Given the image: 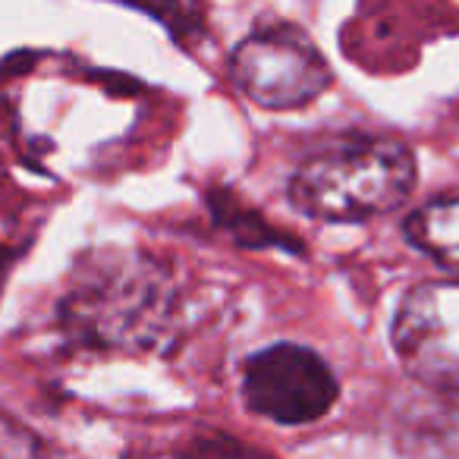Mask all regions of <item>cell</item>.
<instances>
[{"instance_id":"obj_2","label":"cell","mask_w":459,"mask_h":459,"mask_svg":"<svg viewBox=\"0 0 459 459\" xmlns=\"http://www.w3.org/2000/svg\"><path fill=\"white\" fill-rule=\"evenodd\" d=\"M415 154L390 135H350L308 154L287 183L296 211L325 223H362L403 208L415 189Z\"/></svg>"},{"instance_id":"obj_8","label":"cell","mask_w":459,"mask_h":459,"mask_svg":"<svg viewBox=\"0 0 459 459\" xmlns=\"http://www.w3.org/2000/svg\"><path fill=\"white\" fill-rule=\"evenodd\" d=\"M126 4L160 22L170 39H177L183 48H195L198 41H204L208 22H204L202 0H126Z\"/></svg>"},{"instance_id":"obj_3","label":"cell","mask_w":459,"mask_h":459,"mask_svg":"<svg viewBox=\"0 0 459 459\" xmlns=\"http://www.w3.org/2000/svg\"><path fill=\"white\" fill-rule=\"evenodd\" d=\"M230 82L262 110H302L333 82V70L296 26L258 29L230 54Z\"/></svg>"},{"instance_id":"obj_1","label":"cell","mask_w":459,"mask_h":459,"mask_svg":"<svg viewBox=\"0 0 459 459\" xmlns=\"http://www.w3.org/2000/svg\"><path fill=\"white\" fill-rule=\"evenodd\" d=\"M57 321L82 350L170 352L183 331V299L164 262L135 249H98L79 258Z\"/></svg>"},{"instance_id":"obj_6","label":"cell","mask_w":459,"mask_h":459,"mask_svg":"<svg viewBox=\"0 0 459 459\" xmlns=\"http://www.w3.org/2000/svg\"><path fill=\"white\" fill-rule=\"evenodd\" d=\"M409 246L459 277V195H440L415 208L403 223Z\"/></svg>"},{"instance_id":"obj_4","label":"cell","mask_w":459,"mask_h":459,"mask_svg":"<svg viewBox=\"0 0 459 459\" xmlns=\"http://www.w3.org/2000/svg\"><path fill=\"white\" fill-rule=\"evenodd\" d=\"M239 394L258 419L274 425H312L333 409L340 381L315 350L274 343L246 359Z\"/></svg>"},{"instance_id":"obj_9","label":"cell","mask_w":459,"mask_h":459,"mask_svg":"<svg viewBox=\"0 0 459 459\" xmlns=\"http://www.w3.org/2000/svg\"><path fill=\"white\" fill-rule=\"evenodd\" d=\"M41 453H45V444L39 440V434L0 409V459H29Z\"/></svg>"},{"instance_id":"obj_5","label":"cell","mask_w":459,"mask_h":459,"mask_svg":"<svg viewBox=\"0 0 459 459\" xmlns=\"http://www.w3.org/2000/svg\"><path fill=\"white\" fill-rule=\"evenodd\" d=\"M390 340L409 377L459 394V281L409 290L394 315Z\"/></svg>"},{"instance_id":"obj_7","label":"cell","mask_w":459,"mask_h":459,"mask_svg":"<svg viewBox=\"0 0 459 459\" xmlns=\"http://www.w3.org/2000/svg\"><path fill=\"white\" fill-rule=\"evenodd\" d=\"M211 214H214L217 227L227 230L230 237L237 239L239 246H246V249H287V252H299L302 255V243L290 239L283 230L264 223L258 211L239 204L230 192L211 195Z\"/></svg>"}]
</instances>
